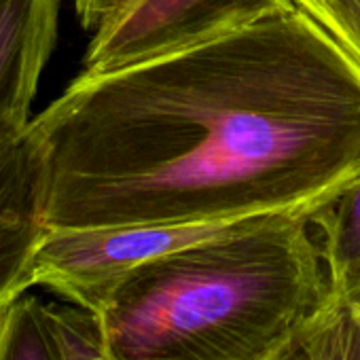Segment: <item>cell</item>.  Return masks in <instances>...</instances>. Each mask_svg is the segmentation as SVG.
<instances>
[{
	"instance_id": "cell-1",
	"label": "cell",
	"mask_w": 360,
	"mask_h": 360,
	"mask_svg": "<svg viewBox=\"0 0 360 360\" xmlns=\"http://www.w3.org/2000/svg\"><path fill=\"white\" fill-rule=\"evenodd\" d=\"M30 127L49 229L311 214L360 178V64L295 0L81 72Z\"/></svg>"
},
{
	"instance_id": "cell-2",
	"label": "cell",
	"mask_w": 360,
	"mask_h": 360,
	"mask_svg": "<svg viewBox=\"0 0 360 360\" xmlns=\"http://www.w3.org/2000/svg\"><path fill=\"white\" fill-rule=\"evenodd\" d=\"M330 303L309 214L284 212L138 265L96 314L112 360H278Z\"/></svg>"
},
{
	"instance_id": "cell-3",
	"label": "cell",
	"mask_w": 360,
	"mask_h": 360,
	"mask_svg": "<svg viewBox=\"0 0 360 360\" xmlns=\"http://www.w3.org/2000/svg\"><path fill=\"white\" fill-rule=\"evenodd\" d=\"M259 219L263 217L183 225L47 229L37 252L34 286H45L64 301L98 311L110 288L138 265L238 231Z\"/></svg>"
},
{
	"instance_id": "cell-4",
	"label": "cell",
	"mask_w": 360,
	"mask_h": 360,
	"mask_svg": "<svg viewBox=\"0 0 360 360\" xmlns=\"http://www.w3.org/2000/svg\"><path fill=\"white\" fill-rule=\"evenodd\" d=\"M290 0H125L94 30L83 72H104L185 49Z\"/></svg>"
},
{
	"instance_id": "cell-5",
	"label": "cell",
	"mask_w": 360,
	"mask_h": 360,
	"mask_svg": "<svg viewBox=\"0 0 360 360\" xmlns=\"http://www.w3.org/2000/svg\"><path fill=\"white\" fill-rule=\"evenodd\" d=\"M45 159L30 121H0V314L34 286L47 233Z\"/></svg>"
},
{
	"instance_id": "cell-6",
	"label": "cell",
	"mask_w": 360,
	"mask_h": 360,
	"mask_svg": "<svg viewBox=\"0 0 360 360\" xmlns=\"http://www.w3.org/2000/svg\"><path fill=\"white\" fill-rule=\"evenodd\" d=\"M60 0H0V121H30L58 37Z\"/></svg>"
},
{
	"instance_id": "cell-7",
	"label": "cell",
	"mask_w": 360,
	"mask_h": 360,
	"mask_svg": "<svg viewBox=\"0 0 360 360\" xmlns=\"http://www.w3.org/2000/svg\"><path fill=\"white\" fill-rule=\"evenodd\" d=\"M333 297L360 286V178L309 214Z\"/></svg>"
},
{
	"instance_id": "cell-8",
	"label": "cell",
	"mask_w": 360,
	"mask_h": 360,
	"mask_svg": "<svg viewBox=\"0 0 360 360\" xmlns=\"http://www.w3.org/2000/svg\"><path fill=\"white\" fill-rule=\"evenodd\" d=\"M45 320L56 360H112L102 320L70 301L45 303Z\"/></svg>"
},
{
	"instance_id": "cell-9",
	"label": "cell",
	"mask_w": 360,
	"mask_h": 360,
	"mask_svg": "<svg viewBox=\"0 0 360 360\" xmlns=\"http://www.w3.org/2000/svg\"><path fill=\"white\" fill-rule=\"evenodd\" d=\"M0 360H56L45 301L22 295L0 314Z\"/></svg>"
},
{
	"instance_id": "cell-10",
	"label": "cell",
	"mask_w": 360,
	"mask_h": 360,
	"mask_svg": "<svg viewBox=\"0 0 360 360\" xmlns=\"http://www.w3.org/2000/svg\"><path fill=\"white\" fill-rule=\"evenodd\" d=\"M324 360H360V286L343 297H333L320 320Z\"/></svg>"
},
{
	"instance_id": "cell-11",
	"label": "cell",
	"mask_w": 360,
	"mask_h": 360,
	"mask_svg": "<svg viewBox=\"0 0 360 360\" xmlns=\"http://www.w3.org/2000/svg\"><path fill=\"white\" fill-rule=\"evenodd\" d=\"M360 64V0H295Z\"/></svg>"
},
{
	"instance_id": "cell-12",
	"label": "cell",
	"mask_w": 360,
	"mask_h": 360,
	"mask_svg": "<svg viewBox=\"0 0 360 360\" xmlns=\"http://www.w3.org/2000/svg\"><path fill=\"white\" fill-rule=\"evenodd\" d=\"M72 3L83 28L96 30L104 22V18H108L125 0H72Z\"/></svg>"
},
{
	"instance_id": "cell-13",
	"label": "cell",
	"mask_w": 360,
	"mask_h": 360,
	"mask_svg": "<svg viewBox=\"0 0 360 360\" xmlns=\"http://www.w3.org/2000/svg\"><path fill=\"white\" fill-rule=\"evenodd\" d=\"M320 320L290 349H286L278 360H324L322 358V343H320Z\"/></svg>"
}]
</instances>
